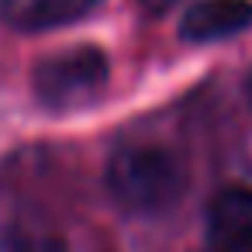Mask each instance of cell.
Masks as SVG:
<instances>
[{
    "instance_id": "obj_1",
    "label": "cell",
    "mask_w": 252,
    "mask_h": 252,
    "mask_svg": "<svg viewBox=\"0 0 252 252\" xmlns=\"http://www.w3.org/2000/svg\"><path fill=\"white\" fill-rule=\"evenodd\" d=\"M107 193L131 214H159L180 204L187 190V162L162 145H125L107 159Z\"/></svg>"
},
{
    "instance_id": "obj_2",
    "label": "cell",
    "mask_w": 252,
    "mask_h": 252,
    "mask_svg": "<svg viewBox=\"0 0 252 252\" xmlns=\"http://www.w3.org/2000/svg\"><path fill=\"white\" fill-rule=\"evenodd\" d=\"M111 76V63L107 52L97 45H69L59 49L52 56H45L35 73H32V87L35 97L52 107V111H66V107H80L87 100H94Z\"/></svg>"
},
{
    "instance_id": "obj_3",
    "label": "cell",
    "mask_w": 252,
    "mask_h": 252,
    "mask_svg": "<svg viewBox=\"0 0 252 252\" xmlns=\"http://www.w3.org/2000/svg\"><path fill=\"white\" fill-rule=\"evenodd\" d=\"M200 252H252V187H224L214 193Z\"/></svg>"
},
{
    "instance_id": "obj_4",
    "label": "cell",
    "mask_w": 252,
    "mask_h": 252,
    "mask_svg": "<svg viewBox=\"0 0 252 252\" xmlns=\"http://www.w3.org/2000/svg\"><path fill=\"white\" fill-rule=\"evenodd\" d=\"M252 28V0H197L180 21L183 42H221Z\"/></svg>"
},
{
    "instance_id": "obj_5",
    "label": "cell",
    "mask_w": 252,
    "mask_h": 252,
    "mask_svg": "<svg viewBox=\"0 0 252 252\" xmlns=\"http://www.w3.org/2000/svg\"><path fill=\"white\" fill-rule=\"evenodd\" d=\"M100 0H0V18L18 32H49L87 18Z\"/></svg>"
},
{
    "instance_id": "obj_6",
    "label": "cell",
    "mask_w": 252,
    "mask_h": 252,
    "mask_svg": "<svg viewBox=\"0 0 252 252\" xmlns=\"http://www.w3.org/2000/svg\"><path fill=\"white\" fill-rule=\"evenodd\" d=\"M7 252H69V245L52 231H18L7 238Z\"/></svg>"
},
{
    "instance_id": "obj_7",
    "label": "cell",
    "mask_w": 252,
    "mask_h": 252,
    "mask_svg": "<svg viewBox=\"0 0 252 252\" xmlns=\"http://www.w3.org/2000/svg\"><path fill=\"white\" fill-rule=\"evenodd\" d=\"M138 4H142L149 14H162V11H169L173 4H180V0H138Z\"/></svg>"
},
{
    "instance_id": "obj_8",
    "label": "cell",
    "mask_w": 252,
    "mask_h": 252,
    "mask_svg": "<svg viewBox=\"0 0 252 252\" xmlns=\"http://www.w3.org/2000/svg\"><path fill=\"white\" fill-rule=\"evenodd\" d=\"M245 94H249V104H252V73H249V80H245Z\"/></svg>"
}]
</instances>
